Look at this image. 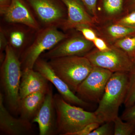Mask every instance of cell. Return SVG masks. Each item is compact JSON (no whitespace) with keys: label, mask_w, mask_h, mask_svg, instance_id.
Returning <instances> with one entry per match:
<instances>
[{"label":"cell","mask_w":135,"mask_h":135,"mask_svg":"<svg viewBox=\"0 0 135 135\" xmlns=\"http://www.w3.org/2000/svg\"><path fill=\"white\" fill-rule=\"evenodd\" d=\"M128 83V73L118 72L112 74L94 112L101 124L113 122L118 117L120 107L123 104L127 95Z\"/></svg>","instance_id":"1"},{"label":"cell","mask_w":135,"mask_h":135,"mask_svg":"<svg viewBox=\"0 0 135 135\" xmlns=\"http://www.w3.org/2000/svg\"><path fill=\"white\" fill-rule=\"evenodd\" d=\"M56 114V134L73 135L93 122L101 124L94 112L69 103L60 94L54 95Z\"/></svg>","instance_id":"2"},{"label":"cell","mask_w":135,"mask_h":135,"mask_svg":"<svg viewBox=\"0 0 135 135\" xmlns=\"http://www.w3.org/2000/svg\"><path fill=\"white\" fill-rule=\"evenodd\" d=\"M5 53L0 70L1 86L4 100L9 109L13 112H18L22 72L21 62L9 45L6 48Z\"/></svg>","instance_id":"3"},{"label":"cell","mask_w":135,"mask_h":135,"mask_svg":"<svg viewBox=\"0 0 135 135\" xmlns=\"http://www.w3.org/2000/svg\"><path fill=\"white\" fill-rule=\"evenodd\" d=\"M47 61L56 74L75 93L93 67L85 56H67L52 59Z\"/></svg>","instance_id":"4"},{"label":"cell","mask_w":135,"mask_h":135,"mask_svg":"<svg viewBox=\"0 0 135 135\" xmlns=\"http://www.w3.org/2000/svg\"><path fill=\"white\" fill-rule=\"evenodd\" d=\"M56 27H42L36 32L30 45L20 57L22 70L33 68L35 64L42 54L49 50L68 36Z\"/></svg>","instance_id":"5"},{"label":"cell","mask_w":135,"mask_h":135,"mask_svg":"<svg viewBox=\"0 0 135 135\" xmlns=\"http://www.w3.org/2000/svg\"><path fill=\"white\" fill-rule=\"evenodd\" d=\"M42 27L60 29L67 17V9L61 0H25Z\"/></svg>","instance_id":"6"},{"label":"cell","mask_w":135,"mask_h":135,"mask_svg":"<svg viewBox=\"0 0 135 135\" xmlns=\"http://www.w3.org/2000/svg\"><path fill=\"white\" fill-rule=\"evenodd\" d=\"M84 56L93 66L102 68L113 73H128L134 64L126 52L113 45L106 51H101L96 49Z\"/></svg>","instance_id":"7"},{"label":"cell","mask_w":135,"mask_h":135,"mask_svg":"<svg viewBox=\"0 0 135 135\" xmlns=\"http://www.w3.org/2000/svg\"><path fill=\"white\" fill-rule=\"evenodd\" d=\"M113 73L102 68L93 66L89 75L77 88V96L84 101L99 103Z\"/></svg>","instance_id":"8"},{"label":"cell","mask_w":135,"mask_h":135,"mask_svg":"<svg viewBox=\"0 0 135 135\" xmlns=\"http://www.w3.org/2000/svg\"><path fill=\"white\" fill-rule=\"evenodd\" d=\"M94 46L92 41L87 40L78 32L72 35H69L53 48L44 53L40 57L48 60L67 56H84Z\"/></svg>","instance_id":"9"},{"label":"cell","mask_w":135,"mask_h":135,"mask_svg":"<svg viewBox=\"0 0 135 135\" xmlns=\"http://www.w3.org/2000/svg\"><path fill=\"white\" fill-rule=\"evenodd\" d=\"M33 69L40 73L55 86L59 94L68 103L81 107L88 106V102L75 95L68 84L56 74L47 60L40 57L36 60Z\"/></svg>","instance_id":"10"},{"label":"cell","mask_w":135,"mask_h":135,"mask_svg":"<svg viewBox=\"0 0 135 135\" xmlns=\"http://www.w3.org/2000/svg\"><path fill=\"white\" fill-rule=\"evenodd\" d=\"M32 123L38 124L40 135L56 134V114L52 84Z\"/></svg>","instance_id":"11"},{"label":"cell","mask_w":135,"mask_h":135,"mask_svg":"<svg viewBox=\"0 0 135 135\" xmlns=\"http://www.w3.org/2000/svg\"><path fill=\"white\" fill-rule=\"evenodd\" d=\"M1 16L6 23L20 24L36 31L41 28L31 8L25 0H12L11 5Z\"/></svg>","instance_id":"12"},{"label":"cell","mask_w":135,"mask_h":135,"mask_svg":"<svg viewBox=\"0 0 135 135\" xmlns=\"http://www.w3.org/2000/svg\"><path fill=\"white\" fill-rule=\"evenodd\" d=\"M3 94L0 93V131L7 135H29L33 134L32 123L11 114L4 105Z\"/></svg>","instance_id":"13"},{"label":"cell","mask_w":135,"mask_h":135,"mask_svg":"<svg viewBox=\"0 0 135 135\" xmlns=\"http://www.w3.org/2000/svg\"><path fill=\"white\" fill-rule=\"evenodd\" d=\"M7 24V26H1L5 31L8 45L20 58L32 41L37 31L20 24Z\"/></svg>","instance_id":"14"},{"label":"cell","mask_w":135,"mask_h":135,"mask_svg":"<svg viewBox=\"0 0 135 135\" xmlns=\"http://www.w3.org/2000/svg\"><path fill=\"white\" fill-rule=\"evenodd\" d=\"M67 9V18L60 29L64 31L75 29L77 27H92L96 20L89 13L81 0H61Z\"/></svg>","instance_id":"15"},{"label":"cell","mask_w":135,"mask_h":135,"mask_svg":"<svg viewBox=\"0 0 135 135\" xmlns=\"http://www.w3.org/2000/svg\"><path fill=\"white\" fill-rule=\"evenodd\" d=\"M49 83L42 74L33 68L22 70L19 89L20 99L35 92L47 93L51 85Z\"/></svg>","instance_id":"16"},{"label":"cell","mask_w":135,"mask_h":135,"mask_svg":"<svg viewBox=\"0 0 135 135\" xmlns=\"http://www.w3.org/2000/svg\"><path fill=\"white\" fill-rule=\"evenodd\" d=\"M47 93L35 92L20 99L18 112L20 118L32 122L43 103Z\"/></svg>","instance_id":"17"},{"label":"cell","mask_w":135,"mask_h":135,"mask_svg":"<svg viewBox=\"0 0 135 135\" xmlns=\"http://www.w3.org/2000/svg\"><path fill=\"white\" fill-rule=\"evenodd\" d=\"M100 31L105 38L113 42L120 39L135 35V27L124 26L114 23L104 26Z\"/></svg>","instance_id":"18"},{"label":"cell","mask_w":135,"mask_h":135,"mask_svg":"<svg viewBox=\"0 0 135 135\" xmlns=\"http://www.w3.org/2000/svg\"><path fill=\"white\" fill-rule=\"evenodd\" d=\"M98 8L106 16L113 17L125 10V0H98Z\"/></svg>","instance_id":"19"},{"label":"cell","mask_w":135,"mask_h":135,"mask_svg":"<svg viewBox=\"0 0 135 135\" xmlns=\"http://www.w3.org/2000/svg\"><path fill=\"white\" fill-rule=\"evenodd\" d=\"M114 42L113 46L126 52L135 63V35L119 39Z\"/></svg>","instance_id":"20"},{"label":"cell","mask_w":135,"mask_h":135,"mask_svg":"<svg viewBox=\"0 0 135 135\" xmlns=\"http://www.w3.org/2000/svg\"><path fill=\"white\" fill-rule=\"evenodd\" d=\"M128 83L127 92L123 104L126 108L135 103V63L132 69L128 73Z\"/></svg>","instance_id":"21"},{"label":"cell","mask_w":135,"mask_h":135,"mask_svg":"<svg viewBox=\"0 0 135 135\" xmlns=\"http://www.w3.org/2000/svg\"><path fill=\"white\" fill-rule=\"evenodd\" d=\"M114 135H133L135 130V126L123 120L118 116L113 121Z\"/></svg>","instance_id":"22"},{"label":"cell","mask_w":135,"mask_h":135,"mask_svg":"<svg viewBox=\"0 0 135 135\" xmlns=\"http://www.w3.org/2000/svg\"><path fill=\"white\" fill-rule=\"evenodd\" d=\"M75 29L89 41H93L98 36L96 33L92 29V27L89 26H80L77 27Z\"/></svg>","instance_id":"23"},{"label":"cell","mask_w":135,"mask_h":135,"mask_svg":"<svg viewBox=\"0 0 135 135\" xmlns=\"http://www.w3.org/2000/svg\"><path fill=\"white\" fill-rule=\"evenodd\" d=\"M113 122H104L90 133L89 135H110L113 134L112 123Z\"/></svg>","instance_id":"24"},{"label":"cell","mask_w":135,"mask_h":135,"mask_svg":"<svg viewBox=\"0 0 135 135\" xmlns=\"http://www.w3.org/2000/svg\"><path fill=\"white\" fill-rule=\"evenodd\" d=\"M114 23L124 26L135 27V11L128 13Z\"/></svg>","instance_id":"25"},{"label":"cell","mask_w":135,"mask_h":135,"mask_svg":"<svg viewBox=\"0 0 135 135\" xmlns=\"http://www.w3.org/2000/svg\"><path fill=\"white\" fill-rule=\"evenodd\" d=\"M120 118L135 126V103L130 107L126 108Z\"/></svg>","instance_id":"26"},{"label":"cell","mask_w":135,"mask_h":135,"mask_svg":"<svg viewBox=\"0 0 135 135\" xmlns=\"http://www.w3.org/2000/svg\"><path fill=\"white\" fill-rule=\"evenodd\" d=\"M89 13L96 20L98 18L97 3L98 0H81Z\"/></svg>","instance_id":"27"},{"label":"cell","mask_w":135,"mask_h":135,"mask_svg":"<svg viewBox=\"0 0 135 135\" xmlns=\"http://www.w3.org/2000/svg\"><path fill=\"white\" fill-rule=\"evenodd\" d=\"M8 45V42L5 31L2 27L0 28V52H1V62H2L5 57V52L6 48Z\"/></svg>","instance_id":"28"},{"label":"cell","mask_w":135,"mask_h":135,"mask_svg":"<svg viewBox=\"0 0 135 135\" xmlns=\"http://www.w3.org/2000/svg\"><path fill=\"white\" fill-rule=\"evenodd\" d=\"M96 49L101 51H104L108 50L110 49V45H109L104 39L97 36L96 38L92 41Z\"/></svg>","instance_id":"29"},{"label":"cell","mask_w":135,"mask_h":135,"mask_svg":"<svg viewBox=\"0 0 135 135\" xmlns=\"http://www.w3.org/2000/svg\"><path fill=\"white\" fill-rule=\"evenodd\" d=\"M100 125V123L98 122L90 123L80 131L74 133L73 135H89L91 132L98 127Z\"/></svg>","instance_id":"30"},{"label":"cell","mask_w":135,"mask_h":135,"mask_svg":"<svg viewBox=\"0 0 135 135\" xmlns=\"http://www.w3.org/2000/svg\"><path fill=\"white\" fill-rule=\"evenodd\" d=\"M12 0H0V14L2 15L11 5Z\"/></svg>","instance_id":"31"},{"label":"cell","mask_w":135,"mask_h":135,"mask_svg":"<svg viewBox=\"0 0 135 135\" xmlns=\"http://www.w3.org/2000/svg\"><path fill=\"white\" fill-rule=\"evenodd\" d=\"M125 10L128 13L135 11V0H125Z\"/></svg>","instance_id":"32"},{"label":"cell","mask_w":135,"mask_h":135,"mask_svg":"<svg viewBox=\"0 0 135 135\" xmlns=\"http://www.w3.org/2000/svg\"><path fill=\"white\" fill-rule=\"evenodd\" d=\"M133 135H135V130L134 131V133H133Z\"/></svg>","instance_id":"33"}]
</instances>
